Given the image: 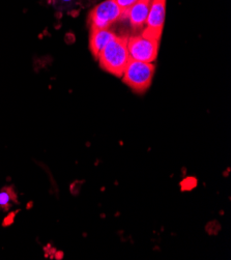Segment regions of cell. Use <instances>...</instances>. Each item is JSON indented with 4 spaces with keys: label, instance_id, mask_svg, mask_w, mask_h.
Here are the masks:
<instances>
[{
    "label": "cell",
    "instance_id": "6da1fadb",
    "mask_svg": "<svg viewBox=\"0 0 231 260\" xmlns=\"http://www.w3.org/2000/svg\"><path fill=\"white\" fill-rule=\"evenodd\" d=\"M101 67L110 74L121 77L130 60L127 51V38L115 36L101 51L97 56Z\"/></svg>",
    "mask_w": 231,
    "mask_h": 260
},
{
    "label": "cell",
    "instance_id": "7a4b0ae2",
    "mask_svg": "<svg viewBox=\"0 0 231 260\" xmlns=\"http://www.w3.org/2000/svg\"><path fill=\"white\" fill-rule=\"evenodd\" d=\"M155 66L153 63L142 62L131 59L127 62L122 77L123 81L136 92H144L150 85Z\"/></svg>",
    "mask_w": 231,
    "mask_h": 260
},
{
    "label": "cell",
    "instance_id": "3957f363",
    "mask_svg": "<svg viewBox=\"0 0 231 260\" xmlns=\"http://www.w3.org/2000/svg\"><path fill=\"white\" fill-rule=\"evenodd\" d=\"M124 19V15L115 0H105L90 12L88 22L90 28L109 29L112 24Z\"/></svg>",
    "mask_w": 231,
    "mask_h": 260
},
{
    "label": "cell",
    "instance_id": "277c9868",
    "mask_svg": "<svg viewBox=\"0 0 231 260\" xmlns=\"http://www.w3.org/2000/svg\"><path fill=\"white\" fill-rule=\"evenodd\" d=\"M159 41L146 39L142 36L127 39V51L131 59L152 63L157 59Z\"/></svg>",
    "mask_w": 231,
    "mask_h": 260
},
{
    "label": "cell",
    "instance_id": "5b68a950",
    "mask_svg": "<svg viewBox=\"0 0 231 260\" xmlns=\"http://www.w3.org/2000/svg\"><path fill=\"white\" fill-rule=\"evenodd\" d=\"M166 15V0H151L149 13L145 22L142 37L150 40L160 41Z\"/></svg>",
    "mask_w": 231,
    "mask_h": 260
},
{
    "label": "cell",
    "instance_id": "8992f818",
    "mask_svg": "<svg viewBox=\"0 0 231 260\" xmlns=\"http://www.w3.org/2000/svg\"><path fill=\"white\" fill-rule=\"evenodd\" d=\"M151 0H138L126 13V19L130 20V23L134 29L142 28L145 25Z\"/></svg>",
    "mask_w": 231,
    "mask_h": 260
},
{
    "label": "cell",
    "instance_id": "52a82bcc",
    "mask_svg": "<svg viewBox=\"0 0 231 260\" xmlns=\"http://www.w3.org/2000/svg\"><path fill=\"white\" fill-rule=\"evenodd\" d=\"M90 50L95 58H97L101 51L116 36L109 29L90 28Z\"/></svg>",
    "mask_w": 231,
    "mask_h": 260
},
{
    "label": "cell",
    "instance_id": "ba28073f",
    "mask_svg": "<svg viewBox=\"0 0 231 260\" xmlns=\"http://www.w3.org/2000/svg\"><path fill=\"white\" fill-rule=\"evenodd\" d=\"M16 196L12 189L6 188L2 192H0V207H3L4 210H7L11 205V201L15 200Z\"/></svg>",
    "mask_w": 231,
    "mask_h": 260
},
{
    "label": "cell",
    "instance_id": "9c48e42d",
    "mask_svg": "<svg viewBox=\"0 0 231 260\" xmlns=\"http://www.w3.org/2000/svg\"><path fill=\"white\" fill-rule=\"evenodd\" d=\"M138 0H115V3L117 4V6L120 8V10L122 11L124 18L126 19V13L127 11L130 10V8L136 4Z\"/></svg>",
    "mask_w": 231,
    "mask_h": 260
}]
</instances>
